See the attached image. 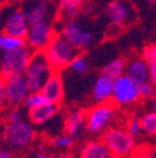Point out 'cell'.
Masks as SVG:
<instances>
[{"label":"cell","instance_id":"1","mask_svg":"<svg viewBox=\"0 0 156 158\" xmlns=\"http://www.w3.org/2000/svg\"><path fill=\"white\" fill-rule=\"evenodd\" d=\"M44 54L53 72L61 73L69 67L72 59L77 54H80V52L75 49L60 33H56L48 47L44 49Z\"/></svg>","mask_w":156,"mask_h":158},{"label":"cell","instance_id":"2","mask_svg":"<svg viewBox=\"0 0 156 158\" xmlns=\"http://www.w3.org/2000/svg\"><path fill=\"white\" fill-rule=\"evenodd\" d=\"M118 107L111 102L99 103L85 110V131L92 135H101L114 126L118 117Z\"/></svg>","mask_w":156,"mask_h":158},{"label":"cell","instance_id":"3","mask_svg":"<svg viewBox=\"0 0 156 158\" xmlns=\"http://www.w3.org/2000/svg\"><path fill=\"white\" fill-rule=\"evenodd\" d=\"M100 139L109 148L114 158L131 157L136 149V139L126 132L123 126H111L101 134Z\"/></svg>","mask_w":156,"mask_h":158},{"label":"cell","instance_id":"4","mask_svg":"<svg viewBox=\"0 0 156 158\" xmlns=\"http://www.w3.org/2000/svg\"><path fill=\"white\" fill-rule=\"evenodd\" d=\"M51 73L53 69L44 52H33L24 73L29 92H40L43 84Z\"/></svg>","mask_w":156,"mask_h":158},{"label":"cell","instance_id":"5","mask_svg":"<svg viewBox=\"0 0 156 158\" xmlns=\"http://www.w3.org/2000/svg\"><path fill=\"white\" fill-rule=\"evenodd\" d=\"M60 34L80 53L90 48L96 40V34L90 28V25L79 19H72V20L63 23Z\"/></svg>","mask_w":156,"mask_h":158},{"label":"cell","instance_id":"6","mask_svg":"<svg viewBox=\"0 0 156 158\" xmlns=\"http://www.w3.org/2000/svg\"><path fill=\"white\" fill-rule=\"evenodd\" d=\"M141 101L139 85L126 75L114 79V88L111 95V103L118 108L131 107Z\"/></svg>","mask_w":156,"mask_h":158},{"label":"cell","instance_id":"7","mask_svg":"<svg viewBox=\"0 0 156 158\" xmlns=\"http://www.w3.org/2000/svg\"><path fill=\"white\" fill-rule=\"evenodd\" d=\"M31 53L33 52L28 47H21L4 53L0 60V77L6 79L11 77L24 75Z\"/></svg>","mask_w":156,"mask_h":158},{"label":"cell","instance_id":"8","mask_svg":"<svg viewBox=\"0 0 156 158\" xmlns=\"http://www.w3.org/2000/svg\"><path fill=\"white\" fill-rule=\"evenodd\" d=\"M3 138L5 144L11 149H23L34 141L35 129L33 124L25 119L16 123H6Z\"/></svg>","mask_w":156,"mask_h":158},{"label":"cell","instance_id":"9","mask_svg":"<svg viewBox=\"0 0 156 158\" xmlns=\"http://www.w3.org/2000/svg\"><path fill=\"white\" fill-rule=\"evenodd\" d=\"M55 34V28L50 22L29 24V29L24 39L25 47H28L31 52H44Z\"/></svg>","mask_w":156,"mask_h":158},{"label":"cell","instance_id":"10","mask_svg":"<svg viewBox=\"0 0 156 158\" xmlns=\"http://www.w3.org/2000/svg\"><path fill=\"white\" fill-rule=\"evenodd\" d=\"M29 24L39 22H50L56 18V6L50 0H25L21 8Z\"/></svg>","mask_w":156,"mask_h":158},{"label":"cell","instance_id":"11","mask_svg":"<svg viewBox=\"0 0 156 158\" xmlns=\"http://www.w3.org/2000/svg\"><path fill=\"white\" fill-rule=\"evenodd\" d=\"M106 15L111 24L118 27H127L136 22L138 13L134 5L127 0H114L106 6Z\"/></svg>","mask_w":156,"mask_h":158},{"label":"cell","instance_id":"12","mask_svg":"<svg viewBox=\"0 0 156 158\" xmlns=\"http://www.w3.org/2000/svg\"><path fill=\"white\" fill-rule=\"evenodd\" d=\"M5 84V98L6 106L19 108L24 104L26 97L29 95V88L24 75H18L4 79Z\"/></svg>","mask_w":156,"mask_h":158},{"label":"cell","instance_id":"13","mask_svg":"<svg viewBox=\"0 0 156 158\" xmlns=\"http://www.w3.org/2000/svg\"><path fill=\"white\" fill-rule=\"evenodd\" d=\"M40 92L49 103L60 106L65 98V84L61 73L53 72L43 84Z\"/></svg>","mask_w":156,"mask_h":158},{"label":"cell","instance_id":"14","mask_svg":"<svg viewBox=\"0 0 156 158\" xmlns=\"http://www.w3.org/2000/svg\"><path fill=\"white\" fill-rule=\"evenodd\" d=\"M64 133L76 139L85 132V110L81 108H70L63 119Z\"/></svg>","mask_w":156,"mask_h":158},{"label":"cell","instance_id":"15","mask_svg":"<svg viewBox=\"0 0 156 158\" xmlns=\"http://www.w3.org/2000/svg\"><path fill=\"white\" fill-rule=\"evenodd\" d=\"M28 29H29V22L21 9L14 10L8 16L5 25H4L5 34H9V35L19 38V39H25Z\"/></svg>","mask_w":156,"mask_h":158},{"label":"cell","instance_id":"16","mask_svg":"<svg viewBox=\"0 0 156 158\" xmlns=\"http://www.w3.org/2000/svg\"><path fill=\"white\" fill-rule=\"evenodd\" d=\"M112 88H114V79L100 73L91 88V98L95 102V104L111 102Z\"/></svg>","mask_w":156,"mask_h":158},{"label":"cell","instance_id":"17","mask_svg":"<svg viewBox=\"0 0 156 158\" xmlns=\"http://www.w3.org/2000/svg\"><path fill=\"white\" fill-rule=\"evenodd\" d=\"M125 74L138 85L150 82V74L147 64L141 56H134L125 64Z\"/></svg>","mask_w":156,"mask_h":158},{"label":"cell","instance_id":"18","mask_svg":"<svg viewBox=\"0 0 156 158\" xmlns=\"http://www.w3.org/2000/svg\"><path fill=\"white\" fill-rule=\"evenodd\" d=\"M59 107L53 103H46L40 107H36L33 109H28V118L33 126H43L50 122L55 114L59 112Z\"/></svg>","mask_w":156,"mask_h":158},{"label":"cell","instance_id":"19","mask_svg":"<svg viewBox=\"0 0 156 158\" xmlns=\"http://www.w3.org/2000/svg\"><path fill=\"white\" fill-rule=\"evenodd\" d=\"M79 158H114V156L101 139H91L81 147Z\"/></svg>","mask_w":156,"mask_h":158},{"label":"cell","instance_id":"20","mask_svg":"<svg viewBox=\"0 0 156 158\" xmlns=\"http://www.w3.org/2000/svg\"><path fill=\"white\" fill-rule=\"evenodd\" d=\"M85 0H59L56 8V16L61 19V22H69L79 15Z\"/></svg>","mask_w":156,"mask_h":158},{"label":"cell","instance_id":"21","mask_svg":"<svg viewBox=\"0 0 156 158\" xmlns=\"http://www.w3.org/2000/svg\"><path fill=\"white\" fill-rule=\"evenodd\" d=\"M69 72H71L72 74L77 75V77H84L89 73L90 70V65H89V60L84 54H77L72 60L70 62L69 67L66 68Z\"/></svg>","mask_w":156,"mask_h":158},{"label":"cell","instance_id":"22","mask_svg":"<svg viewBox=\"0 0 156 158\" xmlns=\"http://www.w3.org/2000/svg\"><path fill=\"white\" fill-rule=\"evenodd\" d=\"M125 64L126 62L123 58H115L112 60H110L104 68H103V74L107 75L111 79H116L125 74Z\"/></svg>","mask_w":156,"mask_h":158},{"label":"cell","instance_id":"23","mask_svg":"<svg viewBox=\"0 0 156 158\" xmlns=\"http://www.w3.org/2000/svg\"><path fill=\"white\" fill-rule=\"evenodd\" d=\"M25 47V40L24 39H19L15 36H11L9 34H0V50L6 53V52H11L15 50L18 48Z\"/></svg>","mask_w":156,"mask_h":158},{"label":"cell","instance_id":"24","mask_svg":"<svg viewBox=\"0 0 156 158\" xmlns=\"http://www.w3.org/2000/svg\"><path fill=\"white\" fill-rule=\"evenodd\" d=\"M140 123H141L142 133H145L147 135H155L156 134V112H155V109L141 115Z\"/></svg>","mask_w":156,"mask_h":158},{"label":"cell","instance_id":"25","mask_svg":"<svg viewBox=\"0 0 156 158\" xmlns=\"http://www.w3.org/2000/svg\"><path fill=\"white\" fill-rule=\"evenodd\" d=\"M46 103H49V102L46 101V98L41 94V92H31L26 97V99L24 102V106L28 109H33V108L40 107V106L46 104Z\"/></svg>","mask_w":156,"mask_h":158},{"label":"cell","instance_id":"26","mask_svg":"<svg viewBox=\"0 0 156 158\" xmlns=\"http://www.w3.org/2000/svg\"><path fill=\"white\" fill-rule=\"evenodd\" d=\"M74 146V139L63 133V134H57L54 139H53V147L56 148V149H60V151H70Z\"/></svg>","mask_w":156,"mask_h":158},{"label":"cell","instance_id":"27","mask_svg":"<svg viewBox=\"0 0 156 158\" xmlns=\"http://www.w3.org/2000/svg\"><path fill=\"white\" fill-rule=\"evenodd\" d=\"M126 129V132L134 137L135 139L138 138L140 134H142V129H141V123H140V118L139 117H131L126 121V124L124 127Z\"/></svg>","mask_w":156,"mask_h":158},{"label":"cell","instance_id":"28","mask_svg":"<svg viewBox=\"0 0 156 158\" xmlns=\"http://www.w3.org/2000/svg\"><path fill=\"white\" fill-rule=\"evenodd\" d=\"M141 58L144 59V62L149 65H152V64H156V47L155 44H150V45H146L142 50V54H141Z\"/></svg>","mask_w":156,"mask_h":158},{"label":"cell","instance_id":"29","mask_svg":"<svg viewBox=\"0 0 156 158\" xmlns=\"http://www.w3.org/2000/svg\"><path fill=\"white\" fill-rule=\"evenodd\" d=\"M139 92L141 99H154L155 98V84L151 82H146L139 85Z\"/></svg>","mask_w":156,"mask_h":158},{"label":"cell","instance_id":"30","mask_svg":"<svg viewBox=\"0 0 156 158\" xmlns=\"http://www.w3.org/2000/svg\"><path fill=\"white\" fill-rule=\"evenodd\" d=\"M130 158H156V154L151 147L136 148Z\"/></svg>","mask_w":156,"mask_h":158},{"label":"cell","instance_id":"31","mask_svg":"<svg viewBox=\"0 0 156 158\" xmlns=\"http://www.w3.org/2000/svg\"><path fill=\"white\" fill-rule=\"evenodd\" d=\"M24 121V112L19 108H14L13 110L9 112L8 118H6V123H16Z\"/></svg>","mask_w":156,"mask_h":158},{"label":"cell","instance_id":"32","mask_svg":"<svg viewBox=\"0 0 156 158\" xmlns=\"http://www.w3.org/2000/svg\"><path fill=\"white\" fill-rule=\"evenodd\" d=\"M6 106V98H5V84L4 79L0 77V108H4Z\"/></svg>","mask_w":156,"mask_h":158},{"label":"cell","instance_id":"33","mask_svg":"<svg viewBox=\"0 0 156 158\" xmlns=\"http://www.w3.org/2000/svg\"><path fill=\"white\" fill-rule=\"evenodd\" d=\"M34 158H63V157L57 154H50V153H37Z\"/></svg>","mask_w":156,"mask_h":158},{"label":"cell","instance_id":"34","mask_svg":"<svg viewBox=\"0 0 156 158\" xmlns=\"http://www.w3.org/2000/svg\"><path fill=\"white\" fill-rule=\"evenodd\" d=\"M0 158H14V156L9 151H2L0 152Z\"/></svg>","mask_w":156,"mask_h":158},{"label":"cell","instance_id":"35","mask_svg":"<svg viewBox=\"0 0 156 158\" xmlns=\"http://www.w3.org/2000/svg\"><path fill=\"white\" fill-rule=\"evenodd\" d=\"M63 158H77L75 154H72V153H66L65 156H63Z\"/></svg>","mask_w":156,"mask_h":158},{"label":"cell","instance_id":"36","mask_svg":"<svg viewBox=\"0 0 156 158\" xmlns=\"http://www.w3.org/2000/svg\"><path fill=\"white\" fill-rule=\"evenodd\" d=\"M146 2H149V3H155L156 0H146Z\"/></svg>","mask_w":156,"mask_h":158},{"label":"cell","instance_id":"37","mask_svg":"<svg viewBox=\"0 0 156 158\" xmlns=\"http://www.w3.org/2000/svg\"><path fill=\"white\" fill-rule=\"evenodd\" d=\"M3 2H4V0H0V3H3Z\"/></svg>","mask_w":156,"mask_h":158},{"label":"cell","instance_id":"38","mask_svg":"<svg viewBox=\"0 0 156 158\" xmlns=\"http://www.w3.org/2000/svg\"><path fill=\"white\" fill-rule=\"evenodd\" d=\"M123 158H130V157H123Z\"/></svg>","mask_w":156,"mask_h":158},{"label":"cell","instance_id":"39","mask_svg":"<svg viewBox=\"0 0 156 158\" xmlns=\"http://www.w3.org/2000/svg\"><path fill=\"white\" fill-rule=\"evenodd\" d=\"M0 152H2V149H0Z\"/></svg>","mask_w":156,"mask_h":158}]
</instances>
